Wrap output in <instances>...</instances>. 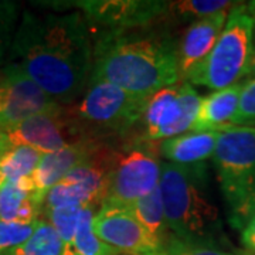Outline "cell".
Masks as SVG:
<instances>
[{
    "mask_svg": "<svg viewBox=\"0 0 255 255\" xmlns=\"http://www.w3.org/2000/svg\"><path fill=\"white\" fill-rule=\"evenodd\" d=\"M6 63L17 65L60 105H73L87 91L91 80L90 26L80 11H24Z\"/></svg>",
    "mask_w": 255,
    "mask_h": 255,
    "instance_id": "6da1fadb",
    "label": "cell"
},
{
    "mask_svg": "<svg viewBox=\"0 0 255 255\" xmlns=\"http://www.w3.org/2000/svg\"><path fill=\"white\" fill-rule=\"evenodd\" d=\"M94 40L90 82H110L145 98L180 82L177 41L162 24L97 31Z\"/></svg>",
    "mask_w": 255,
    "mask_h": 255,
    "instance_id": "7a4b0ae2",
    "label": "cell"
},
{
    "mask_svg": "<svg viewBox=\"0 0 255 255\" xmlns=\"http://www.w3.org/2000/svg\"><path fill=\"white\" fill-rule=\"evenodd\" d=\"M159 190L173 237L184 241L217 240L219 210L210 194L206 163L163 162Z\"/></svg>",
    "mask_w": 255,
    "mask_h": 255,
    "instance_id": "3957f363",
    "label": "cell"
},
{
    "mask_svg": "<svg viewBox=\"0 0 255 255\" xmlns=\"http://www.w3.org/2000/svg\"><path fill=\"white\" fill-rule=\"evenodd\" d=\"M213 163L230 224L243 230L255 213V127L220 130Z\"/></svg>",
    "mask_w": 255,
    "mask_h": 255,
    "instance_id": "277c9868",
    "label": "cell"
},
{
    "mask_svg": "<svg viewBox=\"0 0 255 255\" xmlns=\"http://www.w3.org/2000/svg\"><path fill=\"white\" fill-rule=\"evenodd\" d=\"M147 100L110 82L92 81L67 111L82 139L111 143L139 124Z\"/></svg>",
    "mask_w": 255,
    "mask_h": 255,
    "instance_id": "5b68a950",
    "label": "cell"
},
{
    "mask_svg": "<svg viewBox=\"0 0 255 255\" xmlns=\"http://www.w3.org/2000/svg\"><path fill=\"white\" fill-rule=\"evenodd\" d=\"M254 20L246 1H237L230 10L226 26L209 57L184 82L219 91L248 77L254 50Z\"/></svg>",
    "mask_w": 255,
    "mask_h": 255,
    "instance_id": "8992f818",
    "label": "cell"
},
{
    "mask_svg": "<svg viewBox=\"0 0 255 255\" xmlns=\"http://www.w3.org/2000/svg\"><path fill=\"white\" fill-rule=\"evenodd\" d=\"M163 162L153 142L114 147L107 191L101 207H127L159 187Z\"/></svg>",
    "mask_w": 255,
    "mask_h": 255,
    "instance_id": "52a82bcc",
    "label": "cell"
},
{
    "mask_svg": "<svg viewBox=\"0 0 255 255\" xmlns=\"http://www.w3.org/2000/svg\"><path fill=\"white\" fill-rule=\"evenodd\" d=\"M201 95L189 82L180 81L155 92L146 104L137 140L162 142L190 132L200 110Z\"/></svg>",
    "mask_w": 255,
    "mask_h": 255,
    "instance_id": "ba28073f",
    "label": "cell"
},
{
    "mask_svg": "<svg viewBox=\"0 0 255 255\" xmlns=\"http://www.w3.org/2000/svg\"><path fill=\"white\" fill-rule=\"evenodd\" d=\"M55 10L77 9L97 31H125L159 24L167 1L157 0H75L53 1Z\"/></svg>",
    "mask_w": 255,
    "mask_h": 255,
    "instance_id": "9c48e42d",
    "label": "cell"
},
{
    "mask_svg": "<svg viewBox=\"0 0 255 255\" xmlns=\"http://www.w3.org/2000/svg\"><path fill=\"white\" fill-rule=\"evenodd\" d=\"M114 146L108 145L88 160L75 166L47 193L43 213L57 207H95L101 209L107 191L111 156Z\"/></svg>",
    "mask_w": 255,
    "mask_h": 255,
    "instance_id": "30bf717a",
    "label": "cell"
},
{
    "mask_svg": "<svg viewBox=\"0 0 255 255\" xmlns=\"http://www.w3.org/2000/svg\"><path fill=\"white\" fill-rule=\"evenodd\" d=\"M61 107L17 65L6 64L0 77V125L4 129Z\"/></svg>",
    "mask_w": 255,
    "mask_h": 255,
    "instance_id": "8fae6325",
    "label": "cell"
},
{
    "mask_svg": "<svg viewBox=\"0 0 255 255\" xmlns=\"http://www.w3.org/2000/svg\"><path fill=\"white\" fill-rule=\"evenodd\" d=\"M6 135L10 146H30L43 155L85 140L74 125L67 107L38 114L14 127L7 128Z\"/></svg>",
    "mask_w": 255,
    "mask_h": 255,
    "instance_id": "7c38bea8",
    "label": "cell"
},
{
    "mask_svg": "<svg viewBox=\"0 0 255 255\" xmlns=\"http://www.w3.org/2000/svg\"><path fill=\"white\" fill-rule=\"evenodd\" d=\"M94 231L117 254L160 255L164 253L163 244L122 207H101L94 219Z\"/></svg>",
    "mask_w": 255,
    "mask_h": 255,
    "instance_id": "4fadbf2b",
    "label": "cell"
},
{
    "mask_svg": "<svg viewBox=\"0 0 255 255\" xmlns=\"http://www.w3.org/2000/svg\"><path fill=\"white\" fill-rule=\"evenodd\" d=\"M112 143H104L97 140H80L63 149L46 153L41 156V160L37 166L36 172L31 176V184L36 193L37 200L44 203L47 193L54 187L58 182H61L64 176L73 170L75 166L88 160L90 157L97 155L104 147Z\"/></svg>",
    "mask_w": 255,
    "mask_h": 255,
    "instance_id": "5bb4252c",
    "label": "cell"
},
{
    "mask_svg": "<svg viewBox=\"0 0 255 255\" xmlns=\"http://www.w3.org/2000/svg\"><path fill=\"white\" fill-rule=\"evenodd\" d=\"M228 13L230 11H221L214 16L197 20L183 31L180 40L177 41V70L180 81H186L209 57L226 26Z\"/></svg>",
    "mask_w": 255,
    "mask_h": 255,
    "instance_id": "9a60e30c",
    "label": "cell"
},
{
    "mask_svg": "<svg viewBox=\"0 0 255 255\" xmlns=\"http://www.w3.org/2000/svg\"><path fill=\"white\" fill-rule=\"evenodd\" d=\"M220 130H190L159 142V156L169 163L197 164L213 157Z\"/></svg>",
    "mask_w": 255,
    "mask_h": 255,
    "instance_id": "2e32d148",
    "label": "cell"
},
{
    "mask_svg": "<svg viewBox=\"0 0 255 255\" xmlns=\"http://www.w3.org/2000/svg\"><path fill=\"white\" fill-rule=\"evenodd\" d=\"M243 84L213 91L201 98L200 110L191 130H223L234 127Z\"/></svg>",
    "mask_w": 255,
    "mask_h": 255,
    "instance_id": "e0dca14e",
    "label": "cell"
},
{
    "mask_svg": "<svg viewBox=\"0 0 255 255\" xmlns=\"http://www.w3.org/2000/svg\"><path fill=\"white\" fill-rule=\"evenodd\" d=\"M43 211L37 200L31 179L17 183L4 182L0 190V220L11 223H33Z\"/></svg>",
    "mask_w": 255,
    "mask_h": 255,
    "instance_id": "ac0fdd59",
    "label": "cell"
},
{
    "mask_svg": "<svg viewBox=\"0 0 255 255\" xmlns=\"http://www.w3.org/2000/svg\"><path fill=\"white\" fill-rule=\"evenodd\" d=\"M237 1L227 0H179V1H167L163 16L159 24L169 28L172 24H189L209 16H214L221 11H230ZM170 30V28H169Z\"/></svg>",
    "mask_w": 255,
    "mask_h": 255,
    "instance_id": "d6986e66",
    "label": "cell"
},
{
    "mask_svg": "<svg viewBox=\"0 0 255 255\" xmlns=\"http://www.w3.org/2000/svg\"><path fill=\"white\" fill-rule=\"evenodd\" d=\"M122 209L128 210L166 248L169 238L172 237V233L167 226L163 201H162L159 187L152 193H149L145 197H142L140 200L135 201Z\"/></svg>",
    "mask_w": 255,
    "mask_h": 255,
    "instance_id": "ffe728a7",
    "label": "cell"
},
{
    "mask_svg": "<svg viewBox=\"0 0 255 255\" xmlns=\"http://www.w3.org/2000/svg\"><path fill=\"white\" fill-rule=\"evenodd\" d=\"M43 153L24 145L10 146L0 155V176L4 182L17 183L31 179Z\"/></svg>",
    "mask_w": 255,
    "mask_h": 255,
    "instance_id": "44dd1931",
    "label": "cell"
},
{
    "mask_svg": "<svg viewBox=\"0 0 255 255\" xmlns=\"http://www.w3.org/2000/svg\"><path fill=\"white\" fill-rule=\"evenodd\" d=\"M98 211L91 206L82 209L68 255H118L94 231V219Z\"/></svg>",
    "mask_w": 255,
    "mask_h": 255,
    "instance_id": "7402d4cb",
    "label": "cell"
},
{
    "mask_svg": "<svg viewBox=\"0 0 255 255\" xmlns=\"http://www.w3.org/2000/svg\"><path fill=\"white\" fill-rule=\"evenodd\" d=\"M64 244L53 226L41 219L33 236L24 244L3 255H63Z\"/></svg>",
    "mask_w": 255,
    "mask_h": 255,
    "instance_id": "603a6c76",
    "label": "cell"
},
{
    "mask_svg": "<svg viewBox=\"0 0 255 255\" xmlns=\"http://www.w3.org/2000/svg\"><path fill=\"white\" fill-rule=\"evenodd\" d=\"M84 207H57L44 211L47 221L53 226L64 244L63 255H68Z\"/></svg>",
    "mask_w": 255,
    "mask_h": 255,
    "instance_id": "cb8c5ba5",
    "label": "cell"
},
{
    "mask_svg": "<svg viewBox=\"0 0 255 255\" xmlns=\"http://www.w3.org/2000/svg\"><path fill=\"white\" fill-rule=\"evenodd\" d=\"M164 253L169 255H237V251H228L217 240L184 241L173 236L169 238Z\"/></svg>",
    "mask_w": 255,
    "mask_h": 255,
    "instance_id": "d4e9b609",
    "label": "cell"
},
{
    "mask_svg": "<svg viewBox=\"0 0 255 255\" xmlns=\"http://www.w3.org/2000/svg\"><path fill=\"white\" fill-rule=\"evenodd\" d=\"M18 10L20 7L16 1L0 0V64L7 60L18 26Z\"/></svg>",
    "mask_w": 255,
    "mask_h": 255,
    "instance_id": "484cf974",
    "label": "cell"
},
{
    "mask_svg": "<svg viewBox=\"0 0 255 255\" xmlns=\"http://www.w3.org/2000/svg\"><path fill=\"white\" fill-rule=\"evenodd\" d=\"M40 220L33 223H11L0 220V251L7 253L24 244L36 231Z\"/></svg>",
    "mask_w": 255,
    "mask_h": 255,
    "instance_id": "4316f807",
    "label": "cell"
},
{
    "mask_svg": "<svg viewBox=\"0 0 255 255\" xmlns=\"http://www.w3.org/2000/svg\"><path fill=\"white\" fill-rule=\"evenodd\" d=\"M255 125V80L251 78L244 81L240 105L236 118L234 127H253Z\"/></svg>",
    "mask_w": 255,
    "mask_h": 255,
    "instance_id": "83f0119b",
    "label": "cell"
},
{
    "mask_svg": "<svg viewBox=\"0 0 255 255\" xmlns=\"http://www.w3.org/2000/svg\"><path fill=\"white\" fill-rule=\"evenodd\" d=\"M241 244L244 250L255 253V213L241 230Z\"/></svg>",
    "mask_w": 255,
    "mask_h": 255,
    "instance_id": "f1b7e54d",
    "label": "cell"
},
{
    "mask_svg": "<svg viewBox=\"0 0 255 255\" xmlns=\"http://www.w3.org/2000/svg\"><path fill=\"white\" fill-rule=\"evenodd\" d=\"M10 147L9 140H7V135H6V129L0 125V155L3 152H6Z\"/></svg>",
    "mask_w": 255,
    "mask_h": 255,
    "instance_id": "f546056e",
    "label": "cell"
},
{
    "mask_svg": "<svg viewBox=\"0 0 255 255\" xmlns=\"http://www.w3.org/2000/svg\"><path fill=\"white\" fill-rule=\"evenodd\" d=\"M248 77L255 80V27H254V50H253V58H251V67H250V74Z\"/></svg>",
    "mask_w": 255,
    "mask_h": 255,
    "instance_id": "4dcf8cb0",
    "label": "cell"
},
{
    "mask_svg": "<svg viewBox=\"0 0 255 255\" xmlns=\"http://www.w3.org/2000/svg\"><path fill=\"white\" fill-rule=\"evenodd\" d=\"M237 255H255V253L247 251V250H237Z\"/></svg>",
    "mask_w": 255,
    "mask_h": 255,
    "instance_id": "1f68e13d",
    "label": "cell"
},
{
    "mask_svg": "<svg viewBox=\"0 0 255 255\" xmlns=\"http://www.w3.org/2000/svg\"><path fill=\"white\" fill-rule=\"evenodd\" d=\"M3 183H4V180H3L1 176H0V190H1V187H3Z\"/></svg>",
    "mask_w": 255,
    "mask_h": 255,
    "instance_id": "d6a6232c",
    "label": "cell"
},
{
    "mask_svg": "<svg viewBox=\"0 0 255 255\" xmlns=\"http://www.w3.org/2000/svg\"><path fill=\"white\" fill-rule=\"evenodd\" d=\"M160 255H169V254H166V253H163V254H160Z\"/></svg>",
    "mask_w": 255,
    "mask_h": 255,
    "instance_id": "836d02e7",
    "label": "cell"
},
{
    "mask_svg": "<svg viewBox=\"0 0 255 255\" xmlns=\"http://www.w3.org/2000/svg\"><path fill=\"white\" fill-rule=\"evenodd\" d=\"M0 255H3V253H1V251H0Z\"/></svg>",
    "mask_w": 255,
    "mask_h": 255,
    "instance_id": "e575fe53",
    "label": "cell"
},
{
    "mask_svg": "<svg viewBox=\"0 0 255 255\" xmlns=\"http://www.w3.org/2000/svg\"><path fill=\"white\" fill-rule=\"evenodd\" d=\"M253 127H255V125H253Z\"/></svg>",
    "mask_w": 255,
    "mask_h": 255,
    "instance_id": "d590c367",
    "label": "cell"
}]
</instances>
